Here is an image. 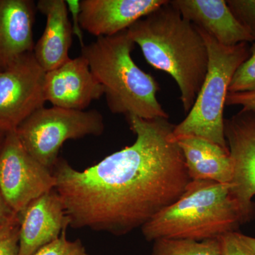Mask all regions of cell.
Here are the masks:
<instances>
[{
    "label": "cell",
    "instance_id": "cell-19",
    "mask_svg": "<svg viewBox=\"0 0 255 255\" xmlns=\"http://www.w3.org/2000/svg\"><path fill=\"white\" fill-rule=\"evenodd\" d=\"M66 232L67 229L63 230L59 238L42 247L33 255H89L80 240L67 239Z\"/></svg>",
    "mask_w": 255,
    "mask_h": 255
},
{
    "label": "cell",
    "instance_id": "cell-17",
    "mask_svg": "<svg viewBox=\"0 0 255 255\" xmlns=\"http://www.w3.org/2000/svg\"><path fill=\"white\" fill-rule=\"evenodd\" d=\"M152 255H221L218 239L203 241L162 239L153 241Z\"/></svg>",
    "mask_w": 255,
    "mask_h": 255
},
{
    "label": "cell",
    "instance_id": "cell-7",
    "mask_svg": "<svg viewBox=\"0 0 255 255\" xmlns=\"http://www.w3.org/2000/svg\"><path fill=\"white\" fill-rule=\"evenodd\" d=\"M55 184L53 171L28 153L15 129L10 130L0 151V190L10 207L19 214Z\"/></svg>",
    "mask_w": 255,
    "mask_h": 255
},
{
    "label": "cell",
    "instance_id": "cell-22",
    "mask_svg": "<svg viewBox=\"0 0 255 255\" xmlns=\"http://www.w3.org/2000/svg\"><path fill=\"white\" fill-rule=\"evenodd\" d=\"M20 223L0 233V255H18Z\"/></svg>",
    "mask_w": 255,
    "mask_h": 255
},
{
    "label": "cell",
    "instance_id": "cell-10",
    "mask_svg": "<svg viewBox=\"0 0 255 255\" xmlns=\"http://www.w3.org/2000/svg\"><path fill=\"white\" fill-rule=\"evenodd\" d=\"M44 95L53 107L84 111L105 95L85 57L70 58L58 68L46 72Z\"/></svg>",
    "mask_w": 255,
    "mask_h": 255
},
{
    "label": "cell",
    "instance_id": "cell-21",
    "mask_svg": "<svg viewBox=\"0 0 255 255\" xmlns=\"http://www.w3.org/2000/svg\"><path fill=\"white\" fill-rule=\"evenodd\" d=\"M221 255H255L241 237V233L230 232L217 238Z\"/></svg>",
    "mask_w": 255,
    "mask_h": 255
},
{
    "label": "cell",
    "instance_id": "cell-25",
    "mask_svg": "<svg viewBox=\"0 0 255 255\" xmlns=\"http://www.w3.org/2000/svg\"><path fill=\"white\" fill-rule=\"evenodd\" d=\"M66 4L68 6L69 11L73 16V25H72L73 28V34L76 35L80 40L82 48L85 46L84 44L83 37H82V28L80 26V21H79V13L80 10V1L78 0H67Z\"/></svg>",
    "mask_w": 255,
    "mask_h": 255
},
{
    "label": "cell",
    "instance_id": "cell-12",
    "mask_svg": "<svg viewBox=\"0 0 255 255\" xmlns=\"http://www.w3.org/2000/svg\"><path fill=\"white\" fill-rule=\"evenodd\" d=\"M167 0H82L79 21L82 29L97 38L125 31Z\"/></svg>",
    "mask_w": 255,
    "mask_h": 255
},
{
    "label": "cell",
    "instance_id": "cell-5",
    "mask_svg": "<svg viewBox=\"0 0 255 255\" xmlns=\"http://www.w3.org/2000/svg\"><path fill=\"white\" fill-rule=\"evenodd\" d=\"M196 28L208 50L207 73L190 112L174 127L173 136L202 137L229 151L225 137L223 110L233 75L251 56V47L248 43L223 46L207 32Z\"/></svg>",
    "mask_w": 255,
    "mask_h": 255
},
{
    "label": "cell",
    "instance_id": "cell-26",
    "mask_svg": "<svg viewBox=\"0 0 255 255\" xmlns=\"http://www.w3.org/2000/svg\"><path fill=\"white\" fill-rule=\"evenodd\" d=\"M11 130H12V128H10L9 126L0 122V151L2 148L6 137H7L8 134Z\"/></svg>",
    "mask_w": 255,
    "mask_h": 255
},
{
    "label": "cell",
    "instance_id": "cell-15",
    "mask_svg": "<svg viewBox=\"0 0 255 255\" xmlns=\"http://www.w3.org/2000/svg\"><path fill=\"white\" fill-rule=\"evenodd\" d=\"M36 7L46 16V26L33 53L43 70L49 72L70 59L73 28L64 0H40Z\"/></svg>",
    "mask_w": 255,
    "mask_h": 255
},
{
    "label": "cell",
    "instance_id": "cell-11",
    "mask_svg": "<svg viewBox=\"0 0 255 255\" xmlns=\"http://www.w3.org/2000/svg\"><path fill=\"white\" fill-rule=\"evenodd\" d=\"M18 214V255H33L59 238L63 230L70 226L63 201L55 189L32 201Z\"/></svg>",
    "mask_w": 255,
    "mask_h": 255
},
{
    "label": "cell",
    "instance_id": "cell-23",
    "mask_svg": "<svg viewBox=\"0 0 255 255\" xmlns=\"http://www.w3.org/2000/svg\"><path fill=\"white\" fill-rule=\"evenodd\" d=\"M19 223V214L10 207L0 190V233Z\"/></svg>",
    "mask_w": 255,
    "mask_h": 255
},
{
    "label": "cell",
    "instance_id": "cell-20",
    "mask_svg": "<svg viewBox=\"0 0 255 255\" xmlns=\"http://www.w3.org/2000/svg\"><path fill=\"white\" fill-rule=\"evenodd\" d=\"M228 7L255 41V0H228Z\"/></svg>",
    "mask_w": 255,
    "mask_h": 255
},
{
    "label": "cell",
    "instance_id": "cell-13",
    "mask_svg": "<svg viewBox=\"0 0 255 255\" xmlns=\"http://www.w3.org/2000/svg\"><path fill=\"white\" fill-rule=\"evenodd\" d=\"M171 2L183 18L207 32L223 46L255 41L250 32L235 17L225 0H172Z\"/></svg>",
    "mask_w": 255,
    "mask_h": 255
},
{
    "label": "cell",
    "instance_id": "cell-16",
    "mask_svg": "<svg viewBox=\"0 0 255 255\" xmlns=\"http://www.w3.org/2000/svg\"><path fill=\"white\" fill-rule=\"evenodd\" d=\"M174 140L182 151L191 180L231 182L233 170L229 151L194 135H180Z\"/></svg>",
    "mask_w": 255,
    "mask_h": 255
},
{
    "label": "cell",
    "instance_id": "cell-2",
    "mask_svg": "<svg viewBox=\"0 0 255 255\" xmlns=\"http://www.w3.org/2000/svg\"><path fill=\"white\" fill-rule=\"evenodd\" d=\"M146 61L177 82L184 113L190 112L207 73L209 55L195 25L182 17L171 1L127 29Z\"/></svg>",
    "mask_w": 255,
    "mask_h": 255
},
{
    "label": "cell",
    "instance_id": "cell-14",
    "mask_svg": "<svg viewBox=\"0 0 255 255\" xmlns=\"http://www.w3.org/2000/svg\"><path fill=\"white\" fill-rule=\"evenodd\" d=\"M36 9L32 0H0V72L33 52Z\"/></svg>",
    "mask_w": 255,
    "mask_h": 255
},
{
    "label": "cell",
    "instance_id": "cell-4",
    "mask_svg": "<svg viewBox=\"0 0 255 255\" xmlns=\"http://www.w3.org/2000/svg\"><path fill=\"white\" fill-rule=\"evenodd\" d=\"M134 45L127 29L114 36L99 37L82 47V55L103 87L112 113L147 120L169 119L156 97L159 84L132 60Z\"/></svg>",
    "mask_w": 255,
    "mask_h": 255
},
{
    "label": "cell",
    "instance_id": "cell-9",
    "mask_svg": "<svg viewBox=\"0 0 255 255\" xmlns=\"http://www.w3.org/2000/svg\"><path fill=\"white\" fill-rule=\"evenodd\" d=\"M224 134L233 163V194L252 221L255 219V112L241 110L225 119Z\"/></svg>",
    "mask_w": 255,
    "mask_h": 255
},
{
    "label": "cell",
    "instance_id": "cell-18",
    "mask_svg": "<svg viewBox=\"0 0 255 255\" xmlns=\"http://www.w3.org/2000/svg\"><path fill=\"white\" fill-rule=\"evenodd\" d=\"M255 91V41L251 47V56L240 65L233 75L228 92Z\"/></svg>",
    "mask_w": 255,
    "mask_h": 255
},
{
    "label": "cell",
    "instance_id": "cell-8",
    "mask_svg": "<svg viewBox=\"0 0 255 255\" xmlns=\"http://www.w3.org/2000/svg\"><path fill=\"white\" fill-rule=\"evenodd\" d=\"M46 73L33 52L23 55L0 72V122L16 129L44 107Z\"/></svg>",
    "mask_w": 255,
    "mask_h": 255
},
{
    "label": "cell",
    "instance_id": "cell-24",
    "mask_svg": "<svg viewBox=\"0 0 255 255\" xmlns=\"http://www.w3.org/2000/svg\"><path fill=\"white\" fill-rule=\"evenodd\" d=\"M226 105H239L243 107L242 110L255 112V91L237 93L228 92L226 97Z\"/></svg>",
    "mask_w": 255,
    "mask_h": 255
},
{
    "label": "cell",
    "instance_id": "cell-6",
    "mask_svg": "<svg viewBox=\"0 0 255 255\" xmlns=\"http://www.w3.org/2000/svg\"><path fill=\"white\" fill-rule=\"evenodd\" d=\"M15 130L28 153L53 171L64 142L89 135L99 136L105 130V123L103 117L97 110L43 107Z\"/></svg>",
    "mask_w": 255,
    "mask_h": 255
},
{
    "label": "cell",
    "instance_id": "cell-1",
    "mask_svg": "<svg viewBox=\"0 0 255 255\" xmlns=\"http://www.w3.org/2000/svg\"><path fill=\"white\" fill-rule=\"evenodd\" d=\"M127 120L136 135L131 145L83 171L62 158L55 164V189L70 227L125 236L175 202L191 182L169 119Z\"/></svg>",
    "mask_w": 255,
    "mask_h": 255
},
{
    "label": "cell",
    "instance_id": "cell-3",
    "mask_svg": "<svg viewBox=\"0 0 255 255\" xmlns=\"http://www.w3.org/2000/svg\"><path fill=\"white\" fill-rule=\"evenodd\" d=\"M251 221L230 184L191 180L182 196L140 229L147 242L185 239L203 241L237 232Z\"/></svg>",
    "mask_w": 255,
    "mask_h": 255
},
{
    "label": "cell",
    "instance_id": "cell-27",
    "mask_svg": "<svg viewBox=\"0 0 255 255\" xmlns=\"http://www.w3.org/2000/svg\"><path fill=\"white\" fill-rule=\"evenodd\" d=\"M241 237L243 242L249 247L255 253V238L251 236H246L241 233Z\"/></svg>",
    "mask_w": 255,
    "mask_h": 255
}]
</instances>
